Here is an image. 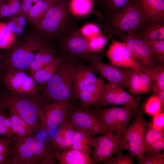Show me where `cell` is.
I'll list each match as a JSON object with an SVG mask.
<instances>
[{"mask_svg": "<svg viewBox=\"0 0 164 164\" xmlns=\"http://www.w3.org/2000/svg\"><path fill=\"white\" fill-rule=\"evenodd\" d=\"M164 149V138L156 141L143 149L144 155L149 152H159Z\"/></svg>", "mask_w": 164, "mask_h": 164, "instance_id": "cell-44", "label": "cell"}, {"mask_svg": "<svg viewBox=\"0 0 164 164\" xmlns=\"http://www.w3.org/2000/svg\"><path fill=\"white\" fill-rule=\"evenodd\" d=\"M40 0H22L21 7L19 15L26 17L30 9Z\"/></svg>", "mask_w": 164, "mask_h": 164, "instance_id": "cell-47", "label": "cell"}, {"mask_svg": "<svg viewBox=\"0 0 164 164\" xmlns=\"http://www.w3.org/2000/svg\"><path fill=\"white\" fill-rule=\"evenodd\" d=\"M102 135L96 137L91 151L94 164L105 162L110 157L128 148L127 142L120 139L113 132L109 131Z\"/></svg>", "mask_w": 164, "mask_h": 164, "instance_id": "cell-10", "label": "cell"}, {"mask_svg": "<svg viewBox=\"0 0 164 164\" xmlns=\"http://www.w3.org/2000/svg\"><path fill=\"white\" fill-rule=\"evenodd\" d=\"M71 103L69 101H60L46 104L42 108L39 117V131L50 130L59 126L68 118Z\"/></svg>", "mask_w": 164, "mask_h": 164, "instance_id": "cell-13", "label": "cell"}, {"mask_svg": "<svg viewBox=\"0 0 164 164\" xmlns=\"http://www.w3.org/2000/svg\"><path fill=\"white\" fill-rule=\"evenodd\" d=\"M153 116L152 124L155 129L163 130L164 128V112H160Z\"/></svg>", "mask_w": 164, "mask_h": 164, "instance_id": "cell-46", "label": "cell"}, {"mask_svg": "<svg viewBox=\"0 0 164 164\" xmlns=\"http://www.w3.org/2000/svg\"><path fill=\"white\" fill-rule=\"evenodd\" d=\"M144 40L152 52L153 60L157 59L159 61H164V40Z\"/></svg>", "mask_w": 164, "mask_h": 164, "instance_id": "cell-36", "label": "cell"}, {"mask_svg": "<svg viewBox=\"0 0 164 164\" xmlns=\"http://www.w3.org/2000/svg\"><path fill=\"white\" fill-rule=\"evenodd\" d=\"M138 164H164V155L159 152H149L138 162Z\"/></svg>", "mask_w": 164, "mask_h": 164, "instance_id": "cell-41", "label": "cell"}, {"mask_svg": "<svg viewBox=\"0 0 164 164\" xmlns=\"http://www.w3.org/2000/svg\"><path fill=\"white\" fill-rule=\"evenodd\" d=\"M115 36L125 45L142 70L148 69L154 65L155 62L152 52L143 39L131 32Z\"/></svg>", "mask_w": 164, "mask_h": 164, "instance_id": "cell-12", "label": "cell"}, {"mask_svg": "<svg viewBox=\"0 0 164 164\" xmlns=\"http://www.w3.org/2000/svg\"><path fill=\"white\" fill-rule=\"evenodd\" d=\"M54 155L61 164H94L90 155L76 149L54 152Z\"/></svg>", "mask_w": 164, "mask_h": 164, "instance_id": "cell-21", "label": "cell"}, {"mask_svg": "<svg viewBox=\"0 0 164 164\" xmlns=\"http://www.w3.org/2000/svg\"><path fill=\"white\" fill-rule=\"evenodd\" d=\"M22 0H5L0 6V19L19 15Z\"/></svg>", "mask_w": 164, "mask_h": 164, "instance_id": "cell-33", "label": "cell"}, {"mask_svg": "<svg viewBox=\"0 0 164 164\" xmlns=\"http://www.w3.org/2000/svg\"><path fill=\"white\" fill-rule=\"evenodd\" d=\"M57 159L54 155H51L47 157L39 162V164H56Z\"/></svg>", "mask_w": 164, "mask_h": 164, "instance_id": "cell-49", "label": "cell"}, {"mask_svg": "<svg viewBox=\"0 0 164 164\" xmlns=\"http://www.w3.org/2000/svg\"><path fill=\"white\" fill-rule=\"evenodd\" d=\"M79 29L86 39L94 37L100 32L98 26L92 23L85 24Z\"/></svg>", "mask_w": 164, "mask_h": 164, "instance_id": "cell-42", "label": "cell"}, {"mask_svg": "<svg viewBox=\"0 0 164 164\" xmlns=\"http://www.w3.org/2000/svg\"><path fill=\"white\" fill-rule=\"evenodd\" d=\"M106 55L111 63L114 65L142 70L125 45L121 42L113 40L109 47Z\"/></svg>", "mask_w": 164, "mask_h": 164, "instance_id": "cell-16", "label": "cell"}, {"mask_svg": "<svg viewBox=\"0 0 164 164\" xmlns=\"http://www.w3.org/2000/svg\"><path fill=\"white\" fill-rule=\"evenodd\" d=\"M133 157L130 155H125L120 152L109 157L106 161L105 164H133Z\"/></svg>", "mask_w": 164, "mask_h": 164, "instance_id": "cell-43", "label": "cell"}, {"mask_svg": "<svg viewBox=\"0 0 164 164\" xmlns=\"http://www.w3.org/2000/svg\"><path fill=\"white\" fill-rule=\"evenodd\" d=\"M141 70L149 76L152 84V89L156 94L164 90V68L163 63L156 62L151 67Z\"/></svg>", "mask_w": 164, "mask_h": 164, "instance_id": "cell-24", "label": "cell"}, {"mask_svg": "<svg viewBox=\"0 0 164 164\" xmlns=\"http://www.w3.org/2000/svg\"><path fill=\"white\" fill-rule=\"evenodd\" d=\"M0 106L21 118L33 132L39 131V117L43 108L41 99L3 90L0 92Z\"/></svg>", "mask_w": 164, "mask_h": 164, "instance_id": "cell-4", "label": "cell"}, {"mask_svg": "<svg viewBox=\"0 0 164 164\" xmlns=\"http://www.w3.org/2000/svg\"><path fill=\"white\" fill-rule=\"evenodd\" d=\"M11 138L0 139V164H5L9 155Z\"/></svg>", "mask_w": 164, "mask_h": 164, "instance_id": "cell-40", "label": "cell"}, {"mask_svg": "<svg viewBox=\"0 0 164 164\" xmlns=\"http://www.w3.org/2000/svg\"><path fill=\"white\" fill-rule=\"evenodd\" d=\"M164 138V131L155 128L152 123L147 122L145 135L144 148H145L153 142Z\"/></svg>", "mask_w": 164, "mask_h": 164, "instance_id": "cell-34", "label": "cell"}, {"mask_svg": "<svg viewBox=\"0 0 164 164\" xmlns=\"http://www.w3.org/2000/svg\"><path fill=\"white\" fill-rule=\"evenodd\" d=\"M97 136L90 135L75 130L72 149L84 152L90 155Z\"/></svg>", "mask_w": 164, "mask_h": 164, "instance_id": "cell-27", "label": "cell"}, {"mask_svg": "<svg viewBox=\"0 0 164 164\" xmlns=\"http://www.w3.org/2000/svg\"><path fill=\"white\" fill-rule=\"evenodd\" d=\"M26 71L1 68L0 81L4 90L40 98L41 87Z\"/></svg>", "mask_w": 164, "mask_h": 164, "instance_id": "cell-7", "label": "cell"}, {"mask_svg": "<svg viewBox=\"0 0 164 164\" xmlns=\"http://www.w3.org/2000/svg\"><path fill=\"white\" fill-rule=\"evenodd\" d=\"M126 79L127 89L134 96L143 94L139 75V70L125 67L122 69Z\"/></svg>", "mask_w": 164, "mask_h": 164, "instance_id": "cell-28", "label": "cell"}, {"mask_svg": "<svg viewBox=\"0 0 164 164\" xmlns=\"http://www.w3.org/2000/svg\"><path fill=\"white\" fill-rule=\"evenodd\" d=\"M131 32L144 40H164V18L151 21Z\"/></svg>", "mask_w": 164, "mask_h": 164, "instance_id": "cell-20", "label": "cell"}, {"mask_svg": "<svg viewBox=\"0 0 164 164\" xmlns=\"http://www.w3.org/2000/svg\"><path fill=\"white\" fill-rule=\"evenodd\" d=\"M69 9L75 18L89 15L96 6L95 0H67Z\"/></svg>", "mask_w": 164, "mask_h": 164, "instance_id": "cell-26", "label": "cell"}, {"mask_svg": "<svg viewBox=\"0 0 164 164\" xmlns=\"http://www.w3.org/2000/svg\"><path fill=\"white\" fill-rule=\"evenodd\" d=\"M3 56L2 53L0 52V71L2 67ZM2 88V86L0 81V89Z\"/></svg>", "mask_w": 164, "mask_h": 164, "instance_id": "cell-51", "label": "cell"}, {"mask_svg": "<svg viewBox=\"0 0 164 164\" xmlns=\"http://www.w3.org/2000/svg\"><path fill=\"white\" fill-rule=\"evenodd\" d=\"M92 110L106 128L114 132L120 139L126 141V131L128 125L138 109L129 105L103 108L98 104L94 106Z\"/></svg>", "mask_w": 164, "mask_h": 164, "instance_id": "cell-6", "label": "cell"}, {"mask_svg": "<svg viewBox=\"0 0 164 164\" xmlns=\"http://www.w3.org/2000/svg\"><path fill=\"white\" fill-rule=\"evenodd\" d=\"M88 48L92 53H98L104 48L107 43L106 37L101 32L96 36L87 39Z\"/></svg>", "mask_w": 164, "mask_h": 164, "instance_id": "cell-37", "label": "cell"}, {"mask_svg": "<svg viewBox=\"0 0 164 164\" xmlns=\"http://www.w3.org/2000/svg\"><path fill=\"white\" fill-rule=\"evenodd\" d=\"M17 41L16 35L8 27L6 23H0V49H7Z\"/></svg>", "mask_w": 164, "mask_h": 164, "instance_id": "cell-32", "label": "cell"}, {"mask_svg": "<svg viewBox=\"0 0 164 164\" xmlns=\"http://www.w3.org/2000/svg\"><path fill=\"white\" fill-rule=\"evenodd\" d=\"M134 117V120L126 128L125 139L130 155L136 159L138 162L144 156V140L147 121L141 109H138Z\"/></svg>", "mask_w": 164, "mask_h": 164, "instance_id": "cell-11", "label": "cell"}, {"mask_svg": "<svg viewBox=\"0 0 164 164\" xmlns=\"http://www.w3.org/2000/svg\"><path fill=\"white\" fill-rule=\"evenodd\" d=\"M162 106L156 94H154L147 100L144 107V111L146 114L153 116L161 111Z\"/></svg>", "mask_w": 164, "mask_h": 164, "instance_id": "cell-38", "label": "cell"}, {"mask_svg": "<svg viewBox=\"0 0 164 164\" xmlns=\"http://www.w3.org/2000/svg\"><path fill=\"white\" fill-rule=\"evenodd\" d=\"M5 0H0V6L5 1Z\"/></svg>", "mask_w": 164, "mask_h": 164, "instance_id": "cell-52", "label": "cell"}, {"mask_svg": "<svg viewBox=\"0 0 164 164\" xmlns=\"http://www.w3.org/2000/svg\"><path fill=\"white\" fill-rule=\"evenodd\" d=\"M32 148L35 164L54 155V151L52 149L50 143L36 138L33 143Z\"/></svg>", "mask_w": 164, "mask_h": 164, "instance_id": "cell-31", "label": "cell"}, {"mask_svg": "<svg viewBox=\"0 0 164 164\" xmlns=\"http://www.w3.org/2000/svg\"><path fill=\"white\" fill-rule=\"evenodd\" d=\"M53 46L57 56H60L74 57L87 61L96 53L90 51L87 39L79 28L62 38Z\"/></svg>", "mask_w": 164, "mask_h": 164, "instance_id": "cell-9", "label": "cell"}, {"mask_svg": "<svg viewBox=\"0 0 164 164\" xmlns=\"http://www.w3.org/2000/svg\"><path fill=\"white\" fill-rule=\"evenodd\" d=\"M58 132L64 137L69 149H72L75 129L68 118L59 125Z\"/></svg>", "mask_w": 164, "mask_h": 164, "instance_id": "cell-35", "label": "cell"}, {"mask_svg": "<svg viewBox=\"0 0 164 164\" xmlns=\"http://www.w3.org/2000/svg\"><path fill=\"white\" fill-rule=\"evenodd\" d=\"M50 143L54 152H61L69 149L64 137L58 132L55 135L50 138Z\"/></svg>", "mask_w": 164, "mask_h": 164, "instance_id": "cell-39", "label": "cell"}, {"mask_svg": "<svg viewBox=\"0 0 164 164\" xmlns=\"http://www.w3.org/2000/svg\"><path fill=\"white\" fill-rule=\"evenodd\" d=\"M0 135L9 138H11L13 136L11 131L1 123H0Z\"/></svg>", "mask_w": 164, "mask_h": 164, "instance_id": "cell-48", "label": "cell"}, {"mask_svg": "<svg viewBox=\"0 0 164 164\" xmlns=\"http://www.w3.org/2000/svg\"><path fill=\"white\" fill-rule=\"evenodd\" d=\"M56 1L40 0L33 5L26 15L27 19L31 26L39 22Z\"/></svg>", "mask_w": 164, "mask_h": 164, "instance_id": "cell-25", "label": "cell"}, {"mask_svg": "<svg viewBox=\"0 0 164 164\" xmlns=\"http://www.w3.org/2000/svg\"><path fill=\"white\" fill-rule=\"evenodd\" d=\"M88 62L108 82L127 88L126 79L122 70L120 69L118 67L111 63L102 62L97 54Z\"/></svg>", "mask_w": 164, "mask_h": 164, "instance_id": "cell-17", "label": "cell"}, {"mask_svg": "<svg viewBox=\"0 0 164 164\" xmlns=\"http://www.w3.org/2000/svg\"><path fill=\"white\" fill-rule=\"evenodd\" d=\"M150 21L164 18V0H135Z\"/></svg>", "mask_w": 164, "mask_h": 164, "instance_id": "cell-22", "label": "cell"}, {"mask_svg": "<svg viewBox=\"0 0 164 164\" xmlns=\"http://www.w3.org/2000/svg\"><path fill=\"white\" fill-rule=\"evenodd\" d=\"M132 0H95L97 10L102 15L114 14L128 5Z\"/></svg>", "mask_w": 164, "mask_h": 164, "instance_id": "cell-29", "label": "cell"}, {"mask_svg": "<svg viewBox=\"0 0 164 164\" xmlns=\"http://www.w3.org/2000/svg\"><path fill=\"white\" fill-rule=\"evenodd\" d=\"M63 59L61 65L44 86L40 87V94L42 105L55 101L74 100L73 79L77 58L60 56Z\"/></svg>", "mask_w": 164, "mask_h": 164, "instance_id": "cell-2", "label": "cell"}, {"mask_svg": "<svg viewBox=\"0 0 164 164\" xmlns=\"http://www.w3.org/2000/svg\"><path fill=\"white\" fill-rule=\"evenodd\" d=\"M106 84L99 78L95 82L84 88L80 92L77 98L80 100L82 107L88 108L99 104V101Z\"/></svg>", "mask_w": 164, "mask_h": 164, "instance_id": "cell-19", "label": "cell"}, {"mask_svg": "<svg viewBox=\"0 0 164 164\" xmlns=\"http://www.w3.org/2000/svg\"><path fill=\"white\" fill-rule=\"evenodd\" d=\"M96 71L91 65H77L75 67L73 79L74 100L77 99L80 91L84 87L93 84L99 78L95 74Z\"/></svg>", "mask_w": 164, "mask_h": 164, "instance_id": "cell-18", "label": "cell"}, {"mask_svg": "<svg viewBox=\"0 0 164 164\" xmlns=\"http://www.w3.org/2000/svg\"><path fill=\"white\" fill-rule=\"evenodd\" d=\"M139 75L143 94L148 93L152 89V84L149 75L141 70L139 71Z\"/></svg>", "mask_w": 164, "mask_h": 164, "instance_id": "cell-45", "label": "cell"}, {"mask_svg": "<svg viewBox=\"0 0 164 164\" xmlns=\"http://www.w3.org/2000/svg\"><path fill=\"white\" fill-rule=\"evenodd\" d=\"M36 138L33 135L12 137L9 155L5 164H35L32 144Z\"/></svg>", "mask_w": 164, "mask_h": 164, "instance_id": "cell-14", "label": "cell"}, {"mask_svg": "<svg viewBox=\"0 0 164 164\" xmlns=\"http://www.w3.org/2000/svg\"><path fill=\"white\" fill-rule=\"evenodd\" d=\"M8 112L12 122V131L14 136L22 137L33 135L31 128L21 118L13 112Z\"/></svg>", "mask_w": 164, "mask_h": 164, "instance_id": "cell-30", "label": "cell"}, {"mask_svg": "<svg viewBox=\"0 0 164 164\" xmlns=\"http://www.w3.org/2000/svg\"><path fill=\"white\" fill-rule=\"evenodd\" d=\"M78 28L76 18L70 11L67 0H57L37 23L27 31L44 43L53 45Z\"/></svg>", "mask_w": 164, "mask_h": 164, "instance_id": "cell-1", "label": "cell"}, {"mask_svg": "<svg viewBox=\"0 0 164 164\" xmlns=\"http://www.w3.org/2000/svg\"><path fill=\"white\" fill-rule=\"evenodd\" d=\"M99 25L114 35L132 32L150 22L135 0L116 13L104 16L94 11Z\"/></svg>", "mask_w": 164, "mask_h": 164, "instance_id": "cell-3", "label": "cell"}, {"mask_svg": "<svg viewBox=\"0 0 164 164\" xmlns=\"http://www.w3.org/2000/svg\"><path fill=\"white\" fill-rule=\"evenodd\" d=\"M68 118L75 130L90 135L103 134L110 131L96 117L93 111L88 108H78L71 104Z\"/></svg>", "mask_w": 164, "mask_h": 164, "instance_id": "cell-8", "label": "cell"}, {"mask_svg": "<svg viewBox=\"0 0 164 164\" xmlns=\"http://www.w3.org/2000/svg\"><path fill=\"white\" fill-rule=\"evenodd\" d=\"M156 94L158 98L161 101L162 106L163 105L164 103V90L160 91Z\"/></svg>", "mask_w": 164, "mask_h": 164, "instance_id": "cell-50", "label": "cell"}, {"mask_svg": "<svg viewBox=\"0 0 164 164\" xmlns=\"http://www.w3.org/2000/svg\"><path fill=\"white\" fill-rule=\"evenodd\" d=\"M63 61L59 56L52 62L35 72L32 77L36 84L40 87L45 85L52 77Z\"/></svg>", "mask_w": 164, "mask_h": 164, "instance_id": "cell-23", "label": "cell"}, {"mask_svg": "<svg viewBox=\"0 0 164 164\" xmlns=\"http://www.w3.org/2000/svg\"><path fill=\"white\" fill-rule=\"evenodd\" d=\"M44 44L27 31L21 39L2 53V68L27 71L36 53Z\"/></svg>", "mask_w": 164, "mask_h": 164, "instance_id": "cell-5", "label": "cell"}, {"mask_svg": "<svg viewBox=\"0 0 164 164\" xmlns=\"http://www.w3.org/2000/svg\"><path fill=\"white\" fill-rule=\"evenodd\" d=\"M123 87L108 82L106 84L98 101L100 106L104 107L108 104L133 106L137 109L140 98L135 97L126 92Z\"/></svg>", "mask_w": 164, "mask_h": 164, "instance_id": "cell-15", "label": "cell"}]
</instances>
